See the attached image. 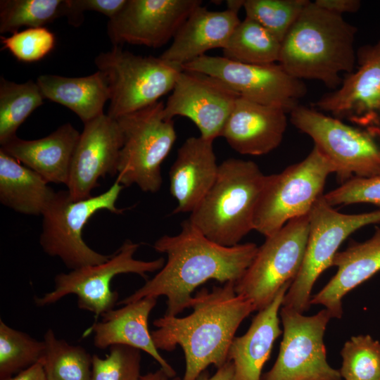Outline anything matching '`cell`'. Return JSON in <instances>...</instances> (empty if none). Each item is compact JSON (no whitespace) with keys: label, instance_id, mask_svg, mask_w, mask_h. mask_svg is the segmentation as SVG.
<instances>
[{"label":"cell","instance_id":"obj_1","mask_svg":"<svg viewBox=\"0 0 380 380\" xmlns=\"http://www.w3.org/2000/svg\"><path fill=\"white\" fill-rule=\"evenodd\" d=\"M179 234L164 235L153 248L167 255L158 272L133 293L119 302L125 305L145 297L167 298L166 315L177 316L190 308L192 293L210 279L236 283L254 258L258 247L254 243L227 247L206 238L188 220Z\"/></svg>","mask_w":380,"mask_h":380},{"label":"cell","instance_id":"obj_2","mask_svg":"<svg viewBox=\"0 0 380 380\" xmlns=\"http://www.w3.org/2000/svg\"><path fill=\"white\" fill-rule=\"evenodd\" d=\"M234 282L203 289L194 297L193 312L177 317L166 315L153 322L151 336L157 349L171 351L179 346L186 369L182 379L196 380L210 365L217 368L227 361L230 345L243 320L255 311L251 300L238 295Z\"/></svg>","mask_w":380,"mask_h":380},{"label":"cell","instance_id":"obj_3","mask_svg":"<svg viewBox=\"0 0 380 380\" xmlns=\"http://www.w3.org/2000/svg\"><path fill=\"white\" fill-rule=\"evenodd\" d=\"M357 30L343 15L309 1L281 42L278 63L291 76L336 89L355 70Z\"/></svg>","mask_w":380,"mask_h":380},{"label":"cell","instance_id":"obj_4","mask_svg":"<svg viewBox=\"0 0 380 380\" xmlns=\"http://www.w3.org/2000/svg\"><path fill=\"white\" fill-rule=\"evenodd\" d=\"M267 175L251 161L228 158L218 167L212 187L188 221L210 241L223 246L239 244L253 230L256 207Z\"/></svg>","mask_w":380,"mask_h":380},{"label":"cell","instance_id":"obj_5","mask_svg":"<svg viewBox=\"0 0 380 380\" xmlns=\"http://www.w3.org/2000/svg\"><path fill=\"white\" fill-rule=\"evenodd\" d=\"M124 187L115 180L103 193L80 201L71 198L68 190L55 191L42 214L39 243L44 253L59 258L70 270L107 261L111 255L91 248L82 238V230L99 210L122 213L116 202Z\"/></svg>","mask_w":380,"mask_h":380},{"label":"cell","instance_id":"obj_6","mask_svg":"<svg viewBox=\"0 0 380 380\" xmlns=\"http://www.w3.org/2000/svg\"><path fill=\"white\" fill-rule=\"evenodd\" d=\"M164 106L158 101L116 119L123 135L116 181L122 186L136 184L151 193L160 189L161 165L177 139L173 120L165 118Z\"/></svg>","mask_w":380,"mask_h":380},{"label":"cell","instance_id":"obj_7","mask_svg":"<svg viewBox=\"0 0 380 380\" xmlns=\"http://www.w3.org/2000/svg\"><path fill=\"white\" fill-rule=\"evenodd\" d=\"M335 172L330 161L314 146L300 162L267 175L253 220V230L265 238L289 221L308 215L323 195L328 176Z\"/></svg>","mask_w":380,"mask_h":380},{"label":"cell","instance_id":"obj_8","mask_svg":"<svg viewBox=\"0 0 380 380\" xmlns=\"http://www.w3.org/2000/svg\"><path fill=\"white\" fill-rule=\"evenodd\" d=\"M110 89L107 115L117 119L156 102L172 91L182 66L160 57L142 56L115 46L94 60Z\"/></svg>","mask_w":380,"mask_h":380},{"label":"cell","instance_id":"obj_9","mask_svg":"<svg viewBox=\"0 0 380 380\" xmlns=\"http://www.w3.org/2000/svg\"><path fill=\"white\" fill-rule=\"evenodd\" d=\"M309 216V234L300 269L286 291L282 306L303 313L310 308L311 291L319 276L329 267L344 240L365 226L380 222V210L343 214L322 198Z\"/></svg>","mask_w":380,"mask_h":380},{"label":"cell","instance_id":"obj_10","mask_svg":"<svg viewBox=\"0 0 380 380\" xmlns=\"http://www.w3.org/2000/svg\"><path fill=\"white\" fill-rule=\"evenodd\" d=\"M289 113L291 122L310 137L333 165L341 184L353 177L380 175V145L371 133L299 104Z\"/></svg>","mask_w":380,"mask_h":380},{"label":"cell","instance_id":"obj_11","mask_svg":"<svg viewBox=\"0 0 380 380\" xmlns=\"http://www.w3.org/2000/svg\"><path fill=\"white\" fill-rule=\"evenodd\" d=\"M309 234V216L289 221L266 237L234 289L251 301L255 310L268 305L279 289L293 281L303 260Z\"/></svg>","mask_w":380,"mask_h":380},{"label":"cell","instance_id":"obj_12","mask_svg":"<svg viewBox=\"0 0 380 380\" xmlns=\"http://www.w3.org/2000/svg\"><path fill=\"white\" fill-rule=\"evenodd\" d=\"M139 247V243L126 240L103 263L56 274L53 290L42 296L34 297V303L39 307L47 306L74 294L81 310L89 311L96 317L101 316L113 309L118 299V293L110 288L111 281L115 276L133 273L146 279L147 273L159 271L163 267V258L150 261L136 259L134 254Z\"/></svg>","mask_w":380,"mask_h":380},{"label":"cell","instance_id":"obj_13","mask_svg":"<svg viewBox=\"0 0 380 380\" xmlns=\"http://www.w3.org/2000/svg\"><path fill=\"white\" fill-rule=\"evenodd\" d=\"M279 315L284 331L279 355L261 380H341L340 372L327 362L323 341L329 311L305 316L281 306Z\"/></svg>","mask_w":380,"mask_h":380},{"label":"cell","instance_id":"obj_14","mask_svg":"<svg viewBox=\"0 0 380 380\" xmlns=\"http://www.w3.org/2000/svg\"><path fill=\"white\" fill-rule=\"evenodd\" d=\"M182 69L213 76L239 96L281 107L287 113L298 105L307 92L303 80L291 76L279 63L249 64L205 54L184 65Z\"/></svg>","mask_w":380,"mask_h":380},{"label":"cell","instance_id":"obj_15","mask_svg":"<svg viewBox=\"0 0 380 380\" xmlns=\"http://www.w3.org/2000/svg\"><path fill=\"white\" fill-rule=\"evenodd\" d=\"M359 67L315 104L332 117L360 126L380 138V41L357 53Z\"/></svg>","mask_w":380,"mask_h":380},{"label":"cell","instance_id":"obj_16","mask_svg":"<svg viewBox=\"0 0 380 380\" xmlns=\"http://www.w3.org/2000/svg\"><path fill=\"white\" fill-rule=\"evenodd\" d=\"M239 97L221 80L209 75L182 70L164 106L165 118L190 119L200 136L214 141L223 127Z\"/></svg>","mask_w":380,"mask_h":380},{"label":"cell","instance_id":"obj_17","mask_svg":"<svg viewBox=\"0 0 380 380\" xmlns=\"http://www.w3.org/2000/svg\"><path fill=\"white\" fill-rule=\"evenodd\" d=\"M200 0H127L107 25L113 46L127 43L157 49L173 39Z\"/></svg>","mask_w":380,"mask_h":380},{"label":"cell","instance_id":"obj_18","mask_svg":"<svg viewBox=\"0 0 380 380\" xmlns=\"http://www.w3.org/2000/svg\"><path fill=\"white\" fill-rule=\"evenodd\" d=\"M123 135L116 119L103 114L84 124L70 165L68 191L75 201L88 198L106 175H117Z\"/></svg>","mask_w":380,"mask_h":380},{"label":"cell","instance_id":"obj_19","mask_svg":"<svg viewBox=\"0 0 380 380\" xmlns=\"http://www.w3.org/2000/svg\"><path fill=\"white\" fill-rule=\"evenodd\" d=\"M287 111L239 96L223 127L221 137L236 152L267 154L282 141L287 127Z\"/></svg>","mask_w":380,"mask_h":380},{"label":"cell","instance_id":"obj_20","mask_svg":"<svg viewBox=\"0 0 380 380\" xmlns=\"http://www.w3.org/2000/svg\"><path fill=\"white\" fill-rule=\"evenodd\" d=\"M213 141L201 136L185 140L170 170V191L177 201L173 213H191L214 184L218 171Z\"/></svg>","mask_w":380,"mask_h":380},{"label":"cell","instance_id":"obj_21","mask_svg":"<svg viewBox=\"0 0 380 380\" xmlns=\"http://www.w3.org/2000/svg\"><path fill=\"white\" fill-rule=\"evenodd\" d=\"M156 303L157 298L145 297L113 308L103 314L101 321H96L86 334H94V345L99 349L123 345L143 350L159 363L170 378L174 377L175 369L158 352L148 327V317Z\"/></svg>","mask_w":380,"mask_h":380},{"label":"cell","instance_id":"obj_22","mask_svg":"<svg viewBox=\"0 0 380 380\" xmlns=\"http://www.w3.org/2000/svg\"><path fill=\"white\" fill-rule=\"evenodd\" d=\"M80 133L68 122L46 137L25 140L16 136L0 150L42 176L48 183L67 185Z\"/></svg>","mask_w":380,"mask_h":380},{"label":"cell","instance_id":"obj_23","mask_svg":"<svg viewBox=\"0 0 380 380\" xmlns=\"http://www.w3.org/2000/svg\"><path fill=\"white\" fill-rule=\"evenodd\" d=\"M238 13L228 8L211 11L202 6L197 7L160 57L182 68L209 50L223 49L241 22Z\"/></svg>","mask_w":380,"mask_h":380},{"label":"cell","instance_id":"obj_24","mask_svg":"<svg viewBox=\"0 0 380 380\" xmlns=\"http://www.w3.org/2000/svg\"><path fill=\"white\" fill-rule=\"evenodd\" d=\"M291 283L285 284L272 301L258 311L245 334L234 338L227 355L234 365V380H261L262 369L282 332L279 313Z\"/></svg>","mask_w":380,"mask_h":380},{"label":"cell","instance_id":"obj_25","mask_svg":"<svg viewBox=\"0 0 380 380\" xmlns=\"http://www.w3.org/2000/svg\"><path fill=\"white\" fill-rule=\"evenodd\" d=\"M332 266L337 267L336 273L311 296L310 304L324 305L332 317L341 318L343 296L380 270V227L369 239L337 252Z\"/></svg>","mask_w":380,"mask_h":380},{"label":"cell","instance_id":"obj_26","mask_svg":"<svg viewBox=\"0 0 380 380\" xmlns=\"http://www.w3.org/2000/svg\"><path fill=\"white\" fill-rule=\"evenodd\" d=\"M36 82L45 99L68 108L84 124L104 114V105L110 100L108 83L100 70L76 77L42 75Z\"/></svg>","mask_w":380,"mask_h":380},{"label":"cell","instance_id":"obj_27","mask_svg":"<svg viewBox=\"0 0 380 380\" xmlns=\"http://www.w3.org/2000/svg\"><path fill=\"white\" fill-rule=\"evenodd\" d=\"M55 191L38 173L0 150V202L29 215L42 214Z\"/></svg>","mask_w":380,"mask_h":380},{"label":"cell","instance_id":"obj_28","mask_svg":"<svg viewBox=\"0 0 380 380\" xmlns=\"http://www.w3.org/2000/svg\"><path fill=\"white\" fill-rule=\"evenodd\" d=\"M281 42L261 25L248 18L241 20L225 47L224 57L249 64L279 62Z\"/></svg>","mask_w":380,"mask_h":380},{"label":"cell","instance_id":"obj_29","mask_svg":"<svg viewBox=\"0 0 380 380\" xmlns=\"http://www.w3.org/2000/svg\"><path fill=\"white\" fill-rule=\"evenodd\" d=\"M45 99L37 82L24 83L0 77V144L16 136V131Z\"/></svg>","mask_w":380,"mask_h":380},{"label":"cell","instance_id":"obj_30","mask_svg":"<svg viewBox=\"0 0 380 380\" xmlns=\"http://www.w3.org/2000/svg\"><path fill=\"white\" fill-rule=\"evenodd\" d=\"M41 363L47 380H91L92 355L83 347L56 337L51 329L44 335Z\"/></svg>","mask_w":380,"mask_h":380},{"label":"cell","instance_id":"obj_31","mask_svg":"<svg viewBox=\"0 0 380 380\" xmlns=\"http://www.w3.org/2000/svg\"><path fill=\"white\" fill-rule=\"evenodd\" d=\"M69 9V0H1L0 33L44 27L58 18H68Z\"/></svg>","mask_w":380,"mask_h":380},{"label":"cell","instance_id":"obj_32","mask_svg":"<svg viewBox=\"0 0 380 380\" xmlns=\"http://www.w3.org/2000/svg\"><path fill=\"white\" fill-rule=\"evenodd\" d=\"M44 350V341L37 340L0 320L1 380L40 362Z\"/></svg>","mask_w":380,"mask_h":380},{"label":"cell","instance_id":"obj_33","mask_svg":"<svg viewBox=\"0 0 380 380\" xmlns=\"http://www.w3.org/2000/svg\"><path fill=\"white\" fill-rule=\"evenodd\" d=\"M346 380H380V343L369 335L352 336L341 351Z\"/></svg>","mask_w":380,"mask_h":380},{"label":"cell","instance_id":"obj_34","mask_svg":"<svg viewBox=\"0 0 380 380\" xmlns=\"http://www.w3.org/2000/svg\"><path fill=\"white\" fill-rule=\"evenodd\" d=\"M308 0H244L246 17L264 27L279 40L297 20Z\"/></svg>","mask_w":380,"mask_h":380},{"label":"cell","instance_id":"obj_35","mask_svg":"<svg viewBox=\"0 0 380 380\" xmlns=\"http://www.w3.org/2000/svg\"><path fill=\"white\" fill-rule=\"evenodd\" d=\"M108 348L104 358L92 355L91 380H139L141 350L123 345Z\"/></svg>","mask_w":380,"mask_h":380},{"label":"cell","instance_id":"obj_36","mask_svg":"<svg viewBox=\"0 0 380 380\" xmlns=\"http://www.w3.org/2000/svg\"><path fill=\"white\" fill-rule=\"evenodd\" d=\"M53 32L45 27L27 28L13 33L8 37H1L2 49L8 50L23 62H34L42 59L55 46Z\"/></svg>","mask_w":380,"mask_h":380},{"label":"cell","instance_id":"obj_37","mask_svg":"<svg viewBox=\"0 0 380 380\" xmlns=\"http://www.w3.org/2000/svg\"><path fill=\"white\" fill-rule=\"evenodd\" d=\"M330 206L367 203L380 205V175L353 177L322 195Z\"/></svg>","mask_w":380,"mask_h":380},{"label":"cell","instance_id":"obj_38","mask_svg":"<svg viewBox=\"0 0 380 380\" xmlns=\"http://www.w3.org/2000/svg\"><path fill=\"white\" fill-rule=\"evenodd\" d=\"M127 0H69L70 13L68 20L73 26L82 24L86 11H95L114 18L123 8Z\"/></svg>","mask_w":380,"mask_h":380},{"label":"cell","instance_id":"obj_39","mask_svg":"<svg viewBox=\"0 0 380 380\" xmlns=\"http://www.w3.org/2000/svg\"><path fill=\"white\" fill-rule=\"evenodd\" d=\"M318 6L336 14L357 12L361 6L359 0H316Z\"/></svg>","mask_w":380,"mask_h":380},{"label":"cell","instance_id":"obj_40","mask_svg":"<svg viewBox=\"0 0 380 380\" xmlns=\"http://www.w3.org/2000/svg\"><path fill=\"white\" fill-rule=\"evenodd\" d=\"M3 380H47L41 362Z\"/></svg>","mask_w":380,"mask_h":380},{"label":"cell","instance_id":"obj_41","mask_svg":"<svg viewBox=\"0 0 380 380\" xmlns=\"http://www.w3.org/2000/svg\"><path fill=\"white\" fill-rule=\"evenodd\" d=\"M234 368L232 361L227 360L212 376H208L206 372H203L196 380H234Z\"/></svg>","mask_w":380,"mask_h":380},{"label":"cell","instance_id":"obj_42","mask_svg":"<svg viewBox=\"0 0 380 380\" xmlns=\"http://www.w3.org/2000/svg\"><path fill=\"white\" fill-rule=\"evenodd\" d=\"M169 378L166 372L160 368L154 372L141 376L139 380H168Z\"/></svg>","mask_w":380,"mask_h":380},{"label":"cell","instance_id":"obj_43","mask_svg":"<svg viewBox=\"0 0 380 380\" xmlns=\"http://www.w3.org/2000/svg\"><path fill=\"white\" fill-rule=\"evenodd\" d=\"M244 0H229L227 1V8L239 12L241 8L243 7Z\"/></svg>","mask_w":380,"mask_h":380}]
</instances>
